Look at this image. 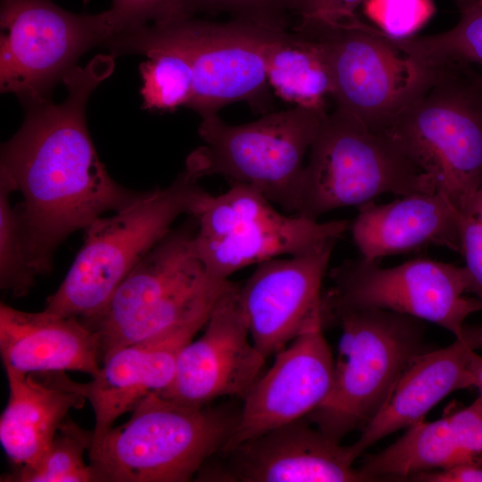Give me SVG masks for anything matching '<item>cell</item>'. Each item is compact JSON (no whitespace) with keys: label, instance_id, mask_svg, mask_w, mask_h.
Listing matches in <instances>:
<instances>
[{"label":"cell","instance_id":"cell-1","mask_svg":"<svg viewBox=\"0 0 482 482\" xmlns=\"http://www.w3.org/2000/svg\"><path fill=\"white\" fill-rule=\"evenodd\" d=\"M113 68L112 55L76 66L62 80L65 99L24 107L21 127L2 145L0 181L23 196L17 207L26 257L36 276L52 269L55 249L72 232L145 194L112 179L87 129L89 96Z\"/></svg>","mask_w":482,"mask_h":482},{"label":"cell","instance_id":"cell-2","mask_svg":"<svg viewBox=\"0 0 482 482\" xmlns=\"http://www.w3.org/2000/svg\"><path fill=\"white\" fill-rule=\"evenodd\" d=\"M428 69L384 132L462 213L482 189V87L470 65Z\"/></svg>","mask_w":482,"mask_h":482},{"label":"cell","instance_id":"cell-3","mask_svg":"<svg viewBox=\"0 0 482 482\" xmlns=\"http://www.w3.org/2000/svg\"><path fill=\"white\" fill-rule=\"evenodd\" d=\"M193 222L171 229L129 273L105 306L80 319L102 362L114 350L208 318L229 280L209 277L195 254Z\"/></svg>","mask_w":482,"mask_h":482},{"label":"cell","instance_id":"cell-4","mask_svg":"<svg viewBox=\"0 0 482 482\" xmlns=\"http://www.w3.org/2000/svg\"><path fill=\"white\" fill-rule=\"evenodd\" d=\"M190 406L159 393L145 397L129 420L92 443L96 482H185L222 451L239 413Z\"/></svg>","mask_w":482,"mask_h":482},{"label":"cell","instance_id":"cell-5","mask_svg":"<svg viewBox=\"0 0 482 482\" xmlns=\"http://www.w3.org/2000/svg\"><path fill=\"white\" fill-rule=\"evenodd\" d=\"M197 180L185 170L168 187L146 191L129 206L89 224L83 245L44 311L79 319L98 313L175 220L193 214L206 192Z\"/></svg>","mask_w":482,"mask_h":482},{"label":"cell","instance_id":"cell-6","mask_svg":"<svg viewBox=\"0 0 482 482\" xmlns=\"http://www.w3.org/2000/svg\"><path fill=\"white\" fill-rule=\"evenodd\" d=\"M342 328L330 391L307 419L340 442L378 412L409 363L422 350L419 319L393 311H337L323 320Z\"/></svg>","mask_w":482,"mask_h":482},{"label":"cell","instance_id":"cell-7","mask_svg":"<svg viewBox=\"0 0 482 482\" xmlns=\"http://www.w3.org/2000/svg\"><path fill=\"white\" fill-rule=\"evenodd\" d=\"M436 192L432 179L385 132L335 108L322 120L303 170L295 214L315 220L382 194Z\"/></svg>","mask_w":482,"mask_h":482},{"label":"cell","instance_id":"cell-8","mask_svg":"<svg viewBox=\"0 0 482 482\" xmlns=\"http://www.w3.org/2000/svg\"><path fill=\"white\" fill-rule=\"evenodd\" d=\"M271 30L231 20L213 22L187 17L117 36L106 47L112 55L169 49L185 56L194 75L187 107L201 118L237 102L267 113L272 97L263 50Z\"/></svg>","mask_w":482,"mask_h":482},{"label":"cell","instance_id":"cell-9","mask_svg":"<svg viewBox=\"0 0 482 482\" xmlns=\"http://www.w3.org/2000/svg\"><path fill=\"white\" fill-rule=\"evenodd\" d=\"M327 113L294 106L240 125L205 116L198 128L204 145L187 157L186 170L196 179L218 175L249 185L295 214L304 156Z\"/></svg>","mask_w":482,"mask_h":482},{"label":"cell","instance_id":"cell-10","mask_svg":"<svg viewBox=\"0 0 482 482\" xmlns=\"http://www.w3.org/2000/svg\"><path fill=\"white\" fill-rule=\"evenodd\" d=\"M191 216L197 225L195 254L207 275L219 280L246 266L337 240L351 227L345 220L320 222L279 212L262 192L237 183L218 195L206 191Z\"/></svg>","mask_w":482,"mask_h":482},{"label":"cell","instance_id":"cell-11","mask_svg":"<svg viewBox=\"0 0 482 482\" xmlns=\"http://www.w3.org/2000/svg\"><path fill=\"white\" fill-rule=\"evenodd\" d=\"M113 37L106 12L84 15L51 0H1V92L24 107L51 100L79 59Z\"/></svg>","mask_w":482,"mask_h":482},{"label":"cell","instance_id":"cell-12","mask_svg":"<svg viewBox=\"0 0 482 482\" xmlns=\"http://www.w3.org/2000/svg\"><path fill=\"white\" fill-rule=\"evenodd\" d=\"M319 44L337 108L384 132L419 92L429 70L360 17L330 26L293 29Z\"/></svg>","mask_w":482,"mask_h":482},{"label":"cell","instance_id":"cell-13","mask_svg":"<svg viewBox=\"0 0 482 482\" xmlns=\"http://www.w3.org/2000/svg\"><path fill=\"white\" fill-rule=\"evenodd\" d=\"M332 287L321 295L322 320L343 309L377 308L430 321L461 337L465 319L482 311V299L464 295V267L427 258L382 268L364 258L347 260L329 273Z\"/></svg>","mask_w":482,"mask_h":482},{"label":"cell","instance_id":"cell-14","mask_svg":"<svg viewBox=\"0 0 482 482\" xmlns=\"http://www.w3.org/2000/svg\"><path fill=\"white\" fill-rule=\"evenodd\" d=\"M239 287L229 282L210 313L204 334L181 350L174 378L160 395L200 407L223 396L244 399L251 390L262 374L266 357L249 340Z\"/></svg>","mask_w":482,"mask_h":482},{"label":"cell","instance_id":"cell-15","mask_svg":"<svg viewBox=\"0 0 482 482\" xmlns=\"http://www.w3.org/2000/svg\"><path fill=\"white\" fill-rule=\"evenodd\" d=\"M321 315L314 319L261 375L245 395L237 426L223 450L314 411L328 396L334 359L323 335Z\"/></svg>","mask_w":482,"mask_h":482},{"label":"cell","instance_id":"cell-16","mask_svg":"<svg viewBox=\"0 0 482 482\" xmlns=\"http://www.w3.org/2000/svg\"><path fill=\"white\" fill-rule=\"evenodd\" d=\"M337 240L287 259L258 264L239 287L250 337L267 358L320 316L321 283Z\"/></svg>","mask_w":482,"mask_h":482},{"label":"cell","instance_id":"cell-17","mask_svg":"<svg viewBox=\"0 0 482 482\" xmlns=\"http://www.w3.org/2000/svg\"><path fill=\"white\" fill-rule=\"evenodd\" d=\"M227 467L212 478L241 482L370 481L353 467L351 445H342L304 418L279 426L223 453Z\"/></svg>","mask_w":482,"mask_h":482},{"label":"cell","instance_id":"cell-18","mask_svg":"<svg viewBox=\"0 0 482 482\" xmlns=\"http://www.w3.org/2000/svg\"><path fill=\"white\" fill-rule=\"evenodd\" d=\"M207 320H195L159 337L114 350L87 383L74 382L64 372H57L63 385L91 403L96 420L93 442L148 395L160 393L171 384L179 353Z\"/></svg>","mask_w":482,"mask_h":482},{"label":"cell","instance_id":"cell-19","mask_svg":"<svg viewBox=\"0 0 482 482\" xmlns=\"http://www.w3.org/2000/svg\"><path fill=\"white\" fill-rule=\"evenodd\" d=\"M482 348V326L465 327L463 335L442 349L423 352L406 367L378 412L351 445L357 459L370 446L424 416L453 391L475 387L470 369L473 352Z\"/></svg>","mask_w":482,"mask_h":482},{"label":"cell","instance_id":"cell-20","mask_svg":"<svg viewBox=\"0 0 482 482\" xmlns=\"http://www.w3.org/2000/svg\"><path fill=\"white\" fill-rule=\"evenodd\" d=\"M0 353L4 369L24 374L100 370L99 343L78 317L0 306Z\"/></svg>","mask_w":482,"mask_h":482},{"label":"cell","instance_id":"cell-21","mask_svg":"<svg viewBox=\"0 0 482 482\" xmlns=\"http://www.w3.org/2000/svg\"><path fill=\"white\" fill-rule=\"evenodd\" d=\"M351 223L362 257L376 261L427 245L461 253V213L440 193L402 196L383 204L368 202L357 207Z\"/></svg>","mask_w":482,"mask_h":482},{"label":"cell","instance_id":"cell-22","mask_svg":"<svg viewBox=\"0 0 482 482\" xmlns=\"http://www.w3.org/2000/svg\"><path fill=\"white\" fill-rule=\"evenodd\" d=\"M9 397L0 418V442L14 466L31 465L47 450L68 412L86 398L57 374H24L4 369Z\"/></svg>","mask_w":482,"mask_h":482},{"label":"cell","instance_id":"cell-23","mask_svg":"<svg viewBox=\"0 0 482 482\" xmlns=\"http://www.w3.org/2000/svg\"><path fill=\"white\" fill-rule=\"evenodd\" d=\"M263 57L269 85L278 97L294 106L327 112L332 85L317 41L293 29L271 30Z\"/></svg>","mask_w":482,"mask_h":482},{"label":"cell","instance_id":"cell-24","mask_svg":"<svg viewBox=\"0 0 482 482\" xmlns=\"http://www.w3.org/2000/svg\"><path fill=\"white\" fill-rule=\"evenodd\" d=\"M94 431L81 428L70 418L60 426L45 453L31 465L15 466L1 481L10 482H96L91 464L84 461L90 450Z\"/></svg>","mask_w":482,"mask_h":482},{"label":"cell","instance_id":"cell-25","mask_svg":"<svg viewBox=\"0 0 482 482\" xmlns=\"http://www.w3.org/2000/svg\"><path fill=\"white\" fill-rule=\"evenodd\" d=\"M460 12L459 21L448 30L394 40L406 54L425 67L482 63V0Z\"/></svg>","mask_w":482,"mask_h":482},{"label":"cell","instance_id":"cell-26","mask_svg":"<svg viewBox=\"0 0 482 482\" xmlns=\"http://www.w3.org/2000/svg\"><path fill=\"white\" fill-rule=\"evenodd\" d=\"M139 66L143 85L142 108L172 112L187 106L194 89V75L189 62L179 53L169 49L150 50Z\"/></svg>","mask_w":482,"mask_h":482},{"label":"cell","instance_id":"cell-27","mask_svg":"<svg viewBox=\"0 0 482 482\" xmlns=\"http://www.w3.org/2000/svg\"><path fill=\"white\" fill-rule=\"evenodd\" d=\"M12 192L0 181V286L20 297L29 291L37 276L26 257L20 212L10 201Z\"/></svg>","mask_w":482,"mask_h":482},{"label":"cell","instance_id":"cell-28","mask_svg":"<svg viewBox=\"0 0 482 482\" xmlns=\"http://www.w3.org/2000/svg\"><path fill=\"white\" fill-rule=\"evenodd\" d=\"M293 0H184L187 17L227 14L229 20L273 29H291Z\"/></svg>","mask_w":482,"mask_h":482},{"label":"cell","instance_id":"cell-29","mask_svg":"<svg viewBox=\"0 0 482 482\" xmlns=\"http://www.w3.org/2000/svg\"><path fill=\"white\" fill-rule=\"evenodd\" d=\"M363 13L379 30L395 39L414 36L432 17V0H363Z\"/></svg>","mask_w":482,"mask_h":482},{"label":"cell","instance_id":"cell-30","mask_svg":"<svg viewBox=\"0 0 482 482\" xmlns=\"http://www.w3.org/2000/svg\"><path fill=\"white\" fill-rule=\"evenodd\" d=\"M105 12L114 37L187 18L184 0H112Z\"/></svg>","mask_w":482,"mask_h":482},{"label":"cell","instance_id":"cell-31","mask_svg":"<svg viewBox=\"0 0 482 482\" xmlns=\"http://www.w3.org/2000/svg\"><path fill=\"white\" fill-rule=\"evenodd\" d=\"M461 246L470 279L469 292L482 299V189L461 213Z\"/></svg>","mask_w":482,"mask_h":482},{"label":"cell","instance_id":"cell-32","mask_svg":"<svg viewBox=\"0 0 482 482\" xmlns=\"http://www.w3.org/2000/svg\"><path fill=\"white\" fill-rule=\"evenodd\" d=\"M363 0H293V16L297 23L291 29H303L330 26L358 18L357 10Z\"/></svg>","mask_w":482,"mask_h":482},{"label":"cell","instance_id":"cell-33","mask_svg":"<svg viewBox=\"0 0 482 482\" xmlns=\"http://www.w3.org/2000/svg\"><path fill=\"white\" fill-rule=\"evenodd\" d=\"M409 478L426 482H482V466L461 464L439 471L420 472Z\"/></svg>","mask_w":482,"mask_h":482},{"label":"cell","instance_id":"cell-34","mask_svg":"<svg viewBox=\"0 0 482 482\" xmlns=\"http://www.w3.org/2000/svg\"><path fill=\"white\" fill-rule=\"evenodd\" d=\"M470 369L474 379L475 387L478 388V401L482 404V356L473 352L470 357Z\"/></svg>","mask_w":482,"mask_h":482},{"label":"cell","instance_id":"cell-35","mask_svg":"<svg viewBox=\"0 0 482 482\" xmlns=\"http://www.w3.org/2000/svg\"><path fill=\"white\" fill-rule=\"evenodd\" d=\"M477 0H454L456 5L458 6L459 10L461 11L467 6L470 5Z\"/></svg>","mask_w":482,"mask_h":482},{"label":"cell","instance_id":"cell-36","mask_svg":"<svg viewBox=\"0 0 482 482\" xmlns=\"http://www.w3.org/2000/svg\"><path fill=\"white\" fill-rule=\"evenodd\" d=\"M474 77H475L476 80L478 81V84L481 86V87H482V74H479V73H478V72H476V71H474Z\"/></svg>","mask_w":482,"mask_h":482}]
</instances>
